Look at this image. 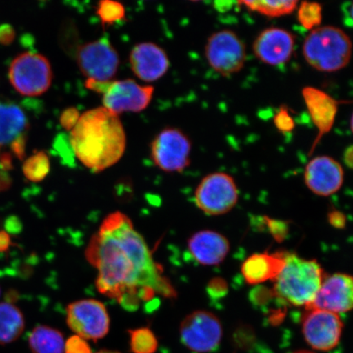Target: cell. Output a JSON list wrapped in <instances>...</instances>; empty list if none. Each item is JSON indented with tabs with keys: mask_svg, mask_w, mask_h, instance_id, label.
Returning <instances> with one entry per match:
<instances>
[{
	"mask_svg": "<svg viewBox=\"0 0 353 353\" xmlns=\"http://www.w3.org/2000/svg\"><path fill=\"white\" fill-rule=\"evenodd\" d=\"M85 256L98 270L96 285L99 292L116 300L127 311L151 305L158 296H176L143 237L121 212L105 219L92 236Z\"/></svg>",
	"mask_w": 353,
	"mask_h": 353,
	"instance_id": "6da1fadb",
	"label": "cell"
},
{
	"mask_svg": "<svg viewBox=\"0 0 353 353\" xmlns=\"http://www.w3.org/2000/svg\"><path fill=\"white\" fill-rule=\"evenodd\" d=\"M72 151L82 164L101 172L117 164L126 148V135L120 118L105 108L88 110L70 130Z\"/></svg>",
	"mask_w": 353,
	"mask_h": 353,
	"instance_id": "7a4b0ae2",
	"label": "cell"
},
{
	"mask_svg": "<svg viewBox=\"0 0 353 353\" xmlns=\"http://www.w3.org/2000/svg\"><path fill=\"white\" fill-rule=\"evenodd\" d=\"M283 268L275 279L277 296L295 307H308L314 300L325 278L316 260L285 254Z\"/></svg>",
	"mask_w": 353,
	"mask_h": 353,
	"instance_id": "3957f363",
	"label": "cell"
},
{
	"mask_svg": "<svg viewBox=\"0 0 353 353\" xmlns=\"http://www.w3.org/2000/svg\"><path fill=\"white\" fill-rule=\"evenodd\" d=\"M352 52L351 38L334 26L311 30L303 46L304 59L321 72L332 73L345 68L350 63Z\"/></svg>",
	"mask_w": 353,
	"mask_h": 353,
	"instance_id": "277c9868",
	"label": "cell"
},
{
	"mask_svg": "<svg viewBox=\"0 0 353 353\" xmlns=\"http://www.w3.org/2000/svg\"><path fill=\"white\" fill-rule=\"evenodd\" d=\"M85 85L103 94V108L117 116L123 112H142L151 103L154 94L153 87L140 85L130 79L107 82L87 79Z\"/></svg>",
	"mask_w": 353,
	"mask_h": 353,
	"instance_id": "5b68a950",
	"label": "cell"
},
{
	"mask_svg": "<svg viewBox=\"0 0 353 353\" xmlns=\"http://www.w3.org/2000/svg\"><path fill=\"white\" fill-rule=\"evenodd\" d=\"M8 77L13 88L24 96H39L47 92L52 81V70L46 57L26 52L12 61Z\"/></svg>",
	"mask_w": 353,
	"mask_h": 353,
	"instance_id": "8992f818",
	"label": "cell"
},
{
	"mask_svg": "<svg viewBox=\"0 0 353 353\" xmlns=\"http://www.w3.org/2000/svg\"><path fill=\"white\" fill-rule=\"evenodd\" d=\"M207 61L216 72L228 77L240 72L246 61V48L238 35L229 30L212 34L205 44Z\"/></svg>",
	"mask_w": 353,
	"mask_h": 353,
	"instance_id": "52a82bcc",
	"label": "cell"
},
{
	"mask_svg": "<svg viewBox=\"0 0 353 353\" xmlns=\"http://www.w3.org/2000/svg\"><path fill=\"white\" fill-rule=\"evenodd\" d=\"M239 192L231 175L213 173L205 176L196 190L199 209L212 216L228 213L236 206Z\"/></svg>",
	"mask_w": 353,
	"mask_h": 353,
	"instance_id": "ba28073f",
	"label": "cell"
},
{
	"mask_svg": "<svg viewBox=\"0 0 353 353\" xmlns=\"http://www.w3.org/2000/svg\"><path fill=\"white\" fill-rule=\"evenodd\" d=\"M66 324L78 336L97 342L109 332L107 307L95 299H83L70 303L66 308Z\"/></svg>",
	"mask_w": 353,
	"mask_h": 353,
	"instance_id": "9c48e42d",
	"label": "cell"
},
{
	"mask_svg": "<svg viewBox=\"0 0 353 353\" xmlns=\"http://www.w3.org/2000/svg\"><path fill=\"white\" fill-rule=\"evenodd\" d=\"M181 341L198 353L214 351L223 337V326L214 313L199 310L185 317L179 329Z\"/></svg>",
	"mask_w": 353,
	"mask_h": 353,
	"instance_id": "30bf717a",
	"label": "cell"
},
{
	"mask_svg": "<svg viewBox=\"0 0 353 353\" xmlns=\"http://www.w3.org/2000/svg\"><path fill=\"white\" fill-rule=\"evenodd\" d=\"M192 143L183 131L168 128L159 132L152 143L151 154L154 165L169 173H180L190 165Z\"/></svg>",
	"mask_w": 353,
	"mask_h": 353,
	"instance_id": "8fae6325",
	"label": "cell"
},
{
	"mask_svg": "<svg viewBox=\"0 0 353 353\" xmlns=\"http://www.w3.org/2000/svg\"><path fill=\"white\" fill-rule=\"evenodd\" d=\"M76 59L83 76L95 81H112L120 65L117 52L107 39L79 46Z\"/></svg>",
	"mask_w": 353,
	"mask_h": 353,
	"instance_id": "7c38bea8",
	"label": "cell"
},
{
	"mask_svg": "<svg viewBox=\"0 0 353 353\" xmlns=\"http://www.w3.org/2000/svg\"><path fill=\"white\" fill-rule=\"evenodd\" d=\"M343 324L336 313L307 309L302 320V331L306 342L319 351H330L341 341Z\"/></svg>",
	"mask_w": 353,
	"mask_h": 353,
	"instance_id": "4fadbf2b",
	"label": "cell"
},
{
	"mask_svg": "<svg viewBox=\"0 0 353 353\" xmlns=\"http://www.w3.org/2000/svg\"><path fill=\"white\" fill-rule=\"evenodd\" d=\"M344 180L343 167L334 158L316 157L308 162L304 171V182L310 191L319 196H330L341 190Z\"/></svg>",
	"mask_w": 353,
	"mask_h": 353,
	"instance_id": "5bb4252c",
	"label": "cell"
},
{
	"mask_svg": "<svg viewBox=\"0 0 353 353\" xmlns=\"http://www.w3.org/2000/svg\"><path fill=\"white\" fill-rule=\"evenodd\" d=\"M353 304L352 277L336 273L325 277L322 281L314 300L307 309H320L334 313L350 311Z\"/></svg>",
	"mask_w": 353,
	"mask_h": 353,
	"instance_id": "9a60e30c",
	"label": "cell"
},
{
	"mask_svg": "<svg viewBox=\"0 0 353 353\" xmlns=\"http://www.w3.org/2000/svg\"><path fill=\"white\" fill-rule=\"evenodd\" d=\"M294 35L283 28L265 29L253 43L254 54L263 63L278 66L290 60L294 51Z\"/></svg>",
	"mask_w": 353,
	"mask_h": 353,
	"instance_id": "2e32d148",
	"label": "cell"
},
{
	"mask_svg": "<svg viewBox=\"0 0 353 353\" xmlns=\"http://www.w3.org/2000/svg\"><path fill=\"white\" fill-rule=\"evenodd\" d=\"M302 96L309 116L319 131L309 154H312L321 139L332 130L341 103L327 92L312 86L304 87Z\"/></svg>",
	"mask_w": 353,
	"mask_h": 353,
	"instance_id": "e0dca14e",
	"label": "cell"
},
{
	"mask_svg": "<svg viewBox=\"0 0 353 353\" xmlns=\"http://www.w3.org/2000/svg\"><path fill=\"white\" fill-rule=\"evenodd\" d=\"M130 61L132 72L145 82L164 77L170 65L165 51L153 43L137 44L130 52Z\"/></svg>",
	"mask_w": 353,
	"mask_h": 353,
	"instance_id": "ac0fdd59",
	"label": "cell"
},
{
	"mask_svg": "<svg viewBox=\"0 0 353 353\" xmlns=\"http://www.w3.org/2000/svg\"><path fill=\"white\" fill-rule=\"evenodd\" d=\"M188 250L196 262L205 266H214L226 259L230 245L222 234L203 230L189 238Z\"/></svg>",
	"mask_w": 353,
	"mask_h": 353,
	"instance_id": "d6986e66",
	"label": "cell"
},
{
	"mask_svg": "<svg viewBox=\"0 0 353 353\" xmlns=\"http://www.w3.org/2000/svg\"><path fill=\"white\" fill-rule=\"evenodd\" d=\"M28 118L20 105L0 99V148L26 141Z\"/></svg>",
	"mask_w": 353,
	"mask_h": 353,
	"instance_id": "ffe728a7",
	"label": "cell"
},
{
	"mask_svg": "<svg viewBox=\"0 0 353 353\" xmlns=\"http://www.w3.org/2000/svg\"><path fill=\"white\" fill-rule=\"evenodd\" d=\"M285 254L261 253L250 255L242 264L241 272L247 283L258 285L275 281L285 265Z\"/></svg>",
	"mask_w": 353,
	"mask_h": 353,
	"instance_id": "44dd1931",
	"label": "cell"
},
{
	"mask_svg": "<svg viewBox=\"0 0 353 353\" xmlns=\"http://www.w3.org/2000/svg\"><path fill=\"white\" fill-rule=\"evenodd\" d=\"M25 330V319L20 309L8 302L0 303V345L17 341Z\"/></svg>",
	"mask_w": 353,
	"mask_h": 353,
	"instance_id": "7402d4cb",
	"label": "cell"
},
{
	"mask_svg": "<svg viewBox=\"0 0 353 353\" xmlns=\"http://www.w3.org/2000/svg\"><path fill=\"white\" fill-rule=\"evenodd\" d=\"M28 343L32 353H64L63 333L50 326H37L30 334Z\"/></svg>",
	"mask_w": 353,
	"mask_h": 353,
	"instance_id": "603a6c76",
	"label": "cell"
},
{
	"mask_svg": "<svg viewBox=\"0 0 353 353\" xmlns=\"http://www.w3.org/2000/svg\"><path fill=\"white\" fill-rule=\"evenodd\" d=\"M241 6H245L249 10L259 12L260 14L269 17H279L282 16L291 14L298 8L299 1H288V0H281V1H239L237 3Z\"/></svg>",
	"mask_w": 353,
	"mask_h": 353,
	"instance_id": "cb8c5ba5",
	"label": "cell"
},
{
	"mask_svg": "<svg viewBox=\"0 0 353 353\" xmlns=\"http://www.w3.org/2000/svg\"><path fill=\"white\" fill-rule=\"evenodd\" d=\"M23 174L30 182H41L50 171V161L44 152H38L32 154L24 163Z\"/></svg>",
	"mask_w": 353,
	"mask_h": 353,
	"instance_id": "d4e9b609",
	"label": "cell"
},
{
	"mask_svg": "<svg viewBox=\"0 0 353 353\" xmlns=\"http://www.w3.org/2000/svg\"><path fill=\"white\" fill-rule=\"evenodd\" d=\"M132 353H156L158 341L153 331L148 327H141L128 331Z\"/></svg>",
	"mask_w": 353,
	"mask_h": 353,
	"instance_id": "484cf974",
	"label": "cell"
},
{
	"mask_svg": "<svg viewBox=\"0 0 353 353\" xmlns=\"http://www.w3.org/2000/svg\"><path fill=\"white\" fill-rule=\"evenodd\" d=\"M298 21L303 28L312 30L319 28L322 21V6L316 2L303 1L297 8Z\"/></svg>",
	"mask_w": 353,
	"mask_h": 353,
	"instance_id": "4316f807",
	"label": "cell"
},
{
	"mask_svg": "<svg viewBox=\"0 0 353 353\" xmlns=\"http://www.w3.org/2000/svg\"><path fill=\"white\" fill-rule=\"evenodd\" d=\"M97 14L99 15L101 24L105 28L125 19V10L121 3L104 0L99 3Z\"/></svg>",
	"mask_w": 353,
	"mask_h": 353,
	"instance_id": "83f0119b",
	"label": "cell"
},
{
	"mask_svg": "<svg viewBox=\"0 0 353 353\" xmlns=\"http://www.w3.org/2000/svg\"><path fill=\"white\" fill-rule=\"evenodd\" d=\"M274 123L276 129L282 134H288L295 128V122L289 112L288 108L282 105L274 117Z\"/></svg>",
	"mask_w": 353,
	"mask_h": 353,
	"instance_id": "f1b7e54d",
	"label": "cell"
},
{
	"mask_svg": "<svg viewBox=\"0 0 353 353\" xmlns=\"http://www.w3.org/2000/svg\"><path fill=\"white\" fill-rule=\"evenodd\" d=\"M64 353H92V351L85 339L73 335L65 343Z\"/></svg>",
	"mask_w": 353,
	"mask_h": 353,
	"instance_id": "f546056e",
	"label": "cell"
},
{
	"mask_svg": "<svg viewBox=\"0 0 353 353\" xmlns=\"http://www.w3.org/2000/svg\"><path fill=\"white\" fill-rule=\"evenodd\" d=\"M79 118L78 110L74 108H69L61 114L60 118L61 125L65 130L70 131L77 125Z\"/></svg>",
	"mask_w": 353,
	"mask_h": 353,
	"instance_id": "4dcf8cb0",
	"label": "cell"
},
{
	"mask_svg": "<svg viewBox=\"0 0 353 353\" xmlns=\"http://www.w3.org/2000/svg\"><path fill=\"white\" fill-rule=\"evenodd\" d=\"M15 39V30L12 26L8 24L0 26V43L3 46H10Z\"/></svg>",
	"mask_w": 353,
	"mask_h": 353,
	"instance_id": "1f68e13d",
	"label": "cell"
},
{
	"mask_svg": "<svg viewBox=\"0 0 353 353\" xmlns=\"http://www.w3.org/2000/svg\"><path fill=\"white\" fill-rule=\"evenodd\" d=\"M329 222L334 228H343L345 227L346 218L341 212L333 211L329 214Z\"/></svg>",
	"mask_w": 353,
	"mask_h": 353,
	"instance_id": "d6a6232c",
	"label": "cell"
},
{
	"mask_svg": "<svg viewBox=\"0 0 353 353\" xmlns=\"http://www.w3.org/2000/svg\"><path fill=\"white\" fill-rule=\"evenodd\" d=\"M12 245L11 238L6 231H0V252H6Z\"/></svg>",
	"mask_w": 353,
	"mask_h": 353,
	"instance_id": "836d02e7",
	"label": "cell"
},
{
	"mask_svg": "<svg viewBox=\"0 0 353 353\" xmlns=\"http://www.w3.org/2000/svg\"><path fill=\"white\" fill-rule=\"evenodd\" d=\"M352 153H353L352 145H350V147H348L346 149V151H345V152H344V154H343L344 162H345V164L350 168L352 167V157H353Z\"/></svg>",
	"mask_w": 353,
	"mask_h": 353,
	"instance_id": "e575fe53",
	"label": "cell"
},
{
	"mask_svg": "<svg viewBox=\"0 0 353 353\" xmlns=\"http://www.w3.org/2000/svg\"><path fill=\"white\" fill-rule=\"evenodd\" d=\"M10 183L6 173H4L3 170L0 171V191L7 189L11 184Z\"/></svg>",
	"mask_w": 353,
	"mask_h": 353,
	"instance_id": "d590c367",
	"label": "cell"
},
{
	"mask_svg": "<svg viewBox=\"0 0 353 353\" xmlns=\"http://www.w3.org/2000/svg\"><path fill=\"white\" fill-rule=\"evenodd\" d=\"M97 353H121V352H117V351H113V350H101Z\"/></svg>",
	"mask_w": 353,
	"mask_h": 353,
	"instance_id": "8d00e7d4",
	"label": "cell"
},
{
	"mask_svg": "<svg viewBox=\"0 0 353 353\" xmlns=\"http://www.w3.org/2000/svg\"><path fill=\"white\" fill-rule=\"evenodd\" d=\"M294 353H314V352H312L310 351H307V350H300V351L295 352Z\"/></svg>",
	"mask_w": 353,
	"mask_h": 353,
	"instance_id": "74e56055",
	"label": "cell"
},
{
	"mask_svg": "<svg viewBox=\"0 0 353 353\" xmlns=\"http://www.w3.org/2000/svg\"><path fill=\"white\" fill-rule=\"evenodd\" d=\"M2 152H1V148H0V157H1Z\"/></svg>",
	"mask_w": 353,
	"mask_h": 353,
	"instance_id": "f35d334b",
	"label": "cell"
}]
</instances>
